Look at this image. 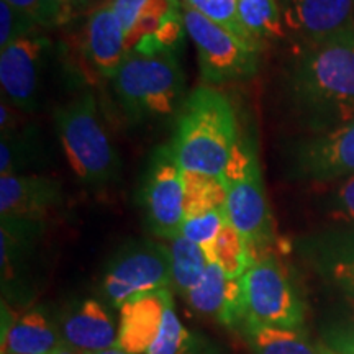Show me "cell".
Here are the masks:
<instances>
[{
    "instance_id": "1",
    "label": "cell",
    "mask_w": 354,
    "mask_h": 354,
    "mask_svg": "<svg viewBox=\"0 0 354 354\" xmlns=\"http://www.w3.org/2000/svg\"><path fill=\"white\" fill-rule=\"evenodd\" d=\"M292 117L310 135L354 120V26L312 43H297L284 74Z\"/></svg>"
},
{
    "instance_id": "2",
    "label": "cell",
    "mask_w": 354,
    "mask_h": 354,
    "mask_svg": "<svg viewBox=\"0 0 354 354\" xmlns=\"http://www.w3.org/2000/svg\"><path fill=\"white\" fill-rule=\"evenodd\" d=\"M240 138L228 97L214 87L201 86L179 110L171 148L183 171L221 177Z\"/></svg>"
},
{
    "instance_id": "3",
    "label": "cell",
    "mask_w": 354,
    "mask_h": 354,
    "mask_svg": "<svg viewBox=\"0 0 354 354\" xmlns=\"http://www.w3.org/2000/svg\"><path fill=\"white\" fill-rule=\"evenodd\" d=\"M115 99L131 122H153L174 115L184 95L185 77L176 50L141 39L110 79Z\"/></svg>"
},
{
    "instance_id": "4",
    "label": "cell",
    "mask_w": 354,
    "mask_h": 354,
    "mask_svg": "<svg viewBox=\"0 0 354 354\" xmlns=\"http://www.w3.org/2000/svg\"><path fill=\"white\" fill-rule=\"evenodd\" d=\"M55 125L79 183L91 189H105L117 183L122 161L91 91H84L57 107Z\"/></svg>"
},
{
    "instance_id": "5",
    "label": "cell",
    "mask_w": 354,
    "mask_h": 354,
    "mask_svg": "<svg viewBox=\"0 0 354 354\" xmlns=\"http://www.w3.org/2000/svg\"><path fill=\"white\" fill-rule=\"evenodd\" d=\"M221 179L227 187L228 221L245 238L254 259L259 258L276 240V228L253 140L241 136Z\"/></svg>"
},
{
    "instance_id": "6",
    "label": "cell",
    "mask_w": 354,
    "mask_h": 354,
    "mask_svg": "<svg viewBox=\"0 0 354 354\" xmlns=\"http://www.w3.org/2000/svg\"><path fill=\"white\" fill-rule=\"evenodd\" d=\"M241 279L245 289L246 325L302 328L304 302L289 271L276 254L271 251L261 254Z\"/></svg>"
},
{
    "instance_id": "7",
    "label": "cell",
    "mask_w": 354,
    "mask_h": 354,
    "mask_svg": "<svg viewBox=\"0 0 354 354\" xmlns=\"http://www.w3.org/2000/svg\"><path fill=\"white\" fill-rule=\"evenodd\" d=\"M185 33L197 50L198 69L207 86L248 81L259 71L261 51L248 46L201 12L180 3Z\"/></svg>"
},
{
    "instance_id": "8",
    "label": "cell",
    "mask_w": 354,
    "mask_h": 354,
    "mask_svg": "<svg viewBox=\"0 0 354 354\" xmlns=\"http://www.w3.org/2000/svg\"><path fill=\"white\" fill-rule=\"evenodd\" d=\"M172 286L169 246L151 240L123 245L110 259L102 279V295L120 308L128 300Z\"/></svg>"
},
{
    "instance_id": "9",
    "label": "cell",
    "mask_w": 354,
    "mask_h": 354,
    "mask_svg": "<svg viewBox=\"0 0 354 354\" xmlns=\"http://www.w3.org/2000/svg\"><path fill=\"white\" fill-rule=\"evenodd\" d=\"M140 201L154 236L172 241L183 234V169L171 145H162L153 151L141 184Z\"/></svg>"
},
{
    "instance_id": "10",
    "label": "cell",
    "mask_w": 354,
    "mask_h": 354,
    "mask_svg": "<svg viewBox=\"0 0 354 354\" xmlns=\"http://www.w3.org/2000/svg\"><path fill=\"white\" fill-rule=\"evenodd\" d=\"M289 171L295 179L318 184H333L354 176V120L294 143Z\"/></svg>"
},
{
    "instance_id": "11",
    "label": "cell",
    "mask_w": 354,
    "mask_h": 354,
    "mask_svg": "<svg viewBox=\"0 0 354 354\" xmlns=\"http://www.w3.org/2000/svg\"><path fill=\"white\" fill-rule=\"evenodd\" d=\"M48 39L33 33L0 50V86L2 97L19 110L32 112L37 107L39 71Z\"/></svg>"
},
{
    "instance_id": "12",
    "label": "cell",
    "mask_w": 354,
    "mask_h": 354,
    "mask_svg": "<svg viewBox=\"0 0 354 354\" xmlns=\"http://www.w3.org/2000/svg\"><path fill=\"white\" fill-rule=\"evenodd\" d=\"M286 32L312 43L354 26V0H279Z\"/></svg>"
},
{
    "instance_id": "13",
    "label": "cell",
    "mask_w": 354,
    "mask_h": 354,
    "mask_svg": "<svg viewBox=\"0 0 354 354\" xmlns=\"http://www.w3.org/2000/svg\"><path fill=\"white\" fill-rule=\"evenodd\" d=\"M63 184L41 174L0 176V216L44 220L63 202Z\"/></svg>"
},
{
    "instance_id": "14",
    "label": "cell",
    "mask_w": 354,
    "mask_h": 354,
    "mask_svg": "<svg viewBox=\"0 0 354 354\" xmlns=\"http://www.w3.org/2000/svg\"><path fill=\"white\" fill-rule=\"evenodd\" d=\"M82 48L88 66L99 76L105 79L115 76L128 50L125 32L110 0L88 13Z\"/></svg>"
},
{
    "instance_id": "15",
    "label": "cell",
    "mask_w": 354,
    "mask_h": 354,
    "mask_svg": "<svg viewBox=\"0 0 354 354\" xmlns=\"http://www.w3.org/2000/svg\"><path fill=\"white\" fill-rule=\"evenodd\" d=\"M172 299L169 289L135 297L120 307L117 346L130 354H146L161 331L166 305Z\"/></svg>"
},
{
    "instance_id": "16",
    "label": "cell",
    "mask_w": 354,
    "mask_h": 354,
    "mask_svg": "<svg viewBox=\"0 0 354 354\" xmlns=\"http://www.w3.org/2000/svg\"><path fill=\"white\" fill-rule=\"evenodd\" d=\"M64 344L82 354L100 353L117 346L118 328L100 300L86 299L61 318Z\"/></svg>"
},
{
    "instance_id": "17",
    "label": "cell",
    "mask_w": 354,
    "mask_h": 354,
    "mask_svg": "<svg viewBox=\"0 0 354 354\" xmlns=\"http://www.w3.org/2000/svg\"><path fill=\"white\" fill-rule=\"evenodd\" d=\"M317 269L354 297V227L330 230L304 245Z\"/></svg>"
},
{
    "instance_id": "18",
    "label": "cell",
    "mask_w": 354,
    "mask_h": 354,
    "mask_svg": "<svg viewBox=\"0 0 354 354\" xmlns=\"http://www.w3.org/2000/svg\"><path fill=\"white\" fill-rule=\"evenodd\" d=\"M59 326L44 313L33 308L2 330V354H56L63 346Z\"/></svg>"
},
{
    "instance_id": "19",
    "label": "cell",
    "mask_w": 354,
    "mask_h": 354,
    "mask_svg": "<svg viewBox=\"0 0 354 354\" xmlns=\"http://www.w3.org/2000/svg\"><path fill=\"white\" fill-rule=\"evenodd\" d=\"M44 232V220L12 218L2 216L0 225V264H2V284L12 282L19 276L20 268L32 254L35 245Z\"/></svg>"
},
{
    "instance_id": "20",
    "label": "cell",
    "mask_w": 354,
    "mask_h": 354,
    "mask_svg": "<svg viewBox=\"0 0 354 354\" xmlns=\"http://www.w3.org/2000/svg\"><path fill=\"white\" fill-rule=\"evenodd\" d=\"M240 333L254 354H330V349L310 343L300 330L246 325Z\"/></svg>"
},
{
    "instance_id": "21",
    "label": "cell",
    "mask_w": 354,
    "mask_h": 354,
    "mask_svg": "<svg viewBox=\"0 0 354 354\" xmlns=\"http://www.w3.org/2000/svg\"><path fill=\"white\" fill-rule=\"evenodd\" d=\"M203 251L209 263L218 266L227 279L243 277L254 263L253 251L230 221L221 228L218 236L203 248Z\"/></svg>"
},
{
    "instance_id": "22",
    "label": "cell",
    "mask_w": 354,
    "mask_h": 354,
    "mask_svg": "<svg viewBox=\"0 0 354 354\" xmlns=\"http://www.w3.org/2000/svg\"><path fill=\"white\" fill-rule=\"evenodd\" d=\"M184 220L227 209V187L221 177L183 171Z\"/></svg>"
},
{
    "instance_id": "23",
    "label": "cell",
    "mask_w": 354,
    "mask_h": 354,
    "mask_svg": "<svg viewBox=\"0 0 354 354\" xmlns=\"http://www.w3.org/2000/svg\"><path fill=\"white\" fill-rule=\"evenodd\" d=\"M243 25L261 48L286 37V26L279 0H238Z\"/></svg>"
},
{
    "instance_id": "24",
    "label": "cell",
    "mask_w": 354,
    "mask_h": 354,
    "mask_svg": "<svg viewBox=\"0 0 354 354\" xmlns=\"http://www.w3.org/2000/svg\"><path fill=\"white\" fill-rule=\"evenodd\" d=\"M171 271H172V287L185 295L192 290L203 274L207 271L209 259L202 246L196 245L180 234L179 238L171 241Z\"/></svg>"
},
{
    "instance_id": "25",
    "label": "cell",
    "mask_w": 354,
    "mask_h": 354,
    "mask_svg": "<svg viewBox=\"0 0 354 354\" xmlns=\"http://www.w3.org/2000/svg\"><path fill=\"white\" fill-rule=\"evenodd\" d=\"M39 138L32 128L2 133L0 141V176L26 174V167L37 161Z\"/></svg>"
},
{
    "instance_id": "26",
    "label": "cell",
    "mask_w": 354,
    "mask_h": 354,
    "mask_svg": "<svg viewBox=\"0 0 354 354\" xmlns=\"http://www.w3.org/2000/svg\"><path fill=\"white\" fill-rule=\"evenodd\" d=\"M227 281L228 279L225 277L218 266L209 263L201 282L192 290H189L184 297L194 312L218 318L225 294H227Z\"/></svg>"
},
{
    "instance_id": "27",
    "label": "cell",
    "mask_w": 354,
    "mask_h": 354,
    "mask_svg": "<svg viewBox=\"0 0 354 354\" xmlns=\"http://www.w3.org/2000/svg\"><path fill=\"white\" fill-rule=\"evenodd\" d=\"M183 2L196 8L214 24L220 25L233 37L246 43L248 46L263 51V48L256 43V39L251 37L246 26L243 25L240 12H238V0H183Z\"/></svg>"
},
{
    "instance_id": "28",
    "label": "cell",
    "mask_w": 354,
    "mask_h": 354,
    "mask_svg": "<svg viewBox=\"0 0 354 354\" xmlns=\"http://www.w3.org/2000/svg\"><path fill=\"white\" fill-rule=\"evenodd\" d=\"M6 2L26 13L38 25V28L44 30L59 28L74 17V8L63 6L56 0H6Z\"/></svg>"
},
{
    "instance_id": "29",
    "label": "cell",
    "mask_w": 354,
    "mask_h": 354,
    "mask_svg": "<svg viewBox=\"0 0 354 354\" xmlns=\"http://www.w3.org/2000/svg\"><path fill=\"white\" fill-rule=\"evenodd\" d=\"M190 339H192V335L184 328L179 317L176 315L174 300L171 299L166 305L161 331L146 354H180L187 348Z\"/></svg>"
},
{
    "instance_id": "30",
    "label": "cell",
    "mask_w": 354,
    "mask_h": 354,
    "mask_svg": "<svg viewBox=\"0 0 354 354\" xmlns=\"http://www.w3.org/2000/svg\"><path fill=\"white\" fill-rule=\"evenodd\" d=\"M323 209L331 220L354 227V176L333 183L323 201Z\"/></svg>"
},
{
    "instance_id": "31",
    "label": "cell",
    "mask_w": 354,
    "mask_h": 354,
    "mask_svg": "<svg viewBox=\"0 0 354 354\" xmlns=\"http://www.w3.org/2000/svg\"><path fill=\"white\" fill-rule=\"evenodd\" d=\"M227 209L185 218L183 225V236L198 246L205 248L218 236V233L227 225Z\"/></svg>"
},
{
    "instance_id": "32",
    "label": "cell",
    "mask_w": 354,
    "mask_h": 354,
    "mask_svg": "<svg viewBox=\"0 0 354 354\" xmlns=\"http://www.w3.org/2000/svg\"><path fill=\"white\" fill-rule=\"evenodd\" d=\"M38 25L19 8L0 0V50L17 39L37 33Z\"/></svg>"
},
{
    "instance_id": "33",
    "label": "cell",
    "mask_w": 354,
    "mask_h": 354,
    "mask_svg": "<svg viewBox=\"0 0 354 354\" xmlns=\"http://www.w3.org/2000/svg\"><path fill=\"white\" fill-rule=\"evenodd\" d=\"M346 315L328 330V344L336 354H354V297H348Z\"/></svg>"
},
{
    "instance_id": "34",
    "label": "cell",
    "mask_w": 354,
    "mask_h": 354,
    "mask_svg": "<svg viewBox=\"0 0 354 354\" xmlns=\"http://www.w3.org/2000/svg\"><path fill=\"white\" fill-rule=\"evenodd\" d=\"M146 2H148V0H110L113 12L117 13L118 20H120V24L123 26L125 38L127 35L131 32L133 26H135Z\"/></svg>"
},
{
    "instance_id": "35",
    "label": "cell",
    "mask_w": 354,
    "mask_h": 354,
    "mask_svg": "<svg viewBox=\"0 0 354 354\" xmlns=\"http://www.w3.org/2000/svg\"><path fill=\"white\" fill-rule=\"evenodd\" d=\"M180 354H218L216 349L210 344H207V342H203V338H196L192 336L190 343L187 344V348L184 349Z\"/></svg>"
},
{
    "instance_id": "36",
    "label": "cell",
    "mask_w": 354,
    "mask_h": 354,
    "mask_svg": "<svg viewBox=\"0 0 354 354\" xmlns=\"http://www.w3.org/2000/svg\"><path fill=\"white\" fill-rule=\"evenodd\" d=\"M56 2L63 3V6H68V7L74 8V10H76V8H79V7L87 6V3L91 2V0H56Z\"/></svg>"
},
{
    "instance_id": "37",
    "label": "cell",
    "mask_w": 354,
    "mask_h": 354,
    "mask_svg": "<svg viewBox=\"0 0 354 354\" xmlns=\"http://www.w3.org/2000/svg\"><path fill=\"white\" fill-rule=\"evenodd\" d=\"M56 354H82V353H79V351H76V349L69 348L68 344H63V346L57 349Z\"/></svg>"
},
{
    "instance_id": "38",
    "label": "cell",
    "mask_w": 354,
    "mask_h": 354,
    "mask_svg": "<svg viewBox=\"0 0 354 354\" xmlns=\"http://www.w3.org/2000/svg\"><path fill=\"white\" fill-rule=\"evenodd\" d=\"M92 354H130V353L122 351V349H118V348H110V349H105V351H100V353H92Z\"/></svg>"
}]
</instances>
